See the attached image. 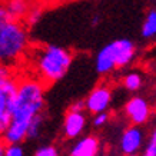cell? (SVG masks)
Returning a JSON list of instances; mask_svg holds the SVG:
<instances>
[{
    "mask_svg": "<svg viewBox=\"0 0 156 156\" xmlns=\"http://www.w3.org/2000/svg\"><path fill=\"white\" fill-rule=\"evenodd\" d=\"M112 102V90L106 85H99L89 93L85 100L86 110L92 115L106 112Z\"/></svg>",
    "mask_w": 156,
    "mask_h": 156,
    "instance_id": "obj_6",
    "label": "cell"
},
{
    "mask_svg": "<svg viewBox=\"0 0 156 156\" xmlns=\"http://www.w3.org/2000/svg\"><path fill=\"white\" fill-rule=\"evenodd\" d=\"M7 20H9V16H7V13H6L5 7H3V6H0V26H2V24H5Z\"/></svg>",
    "mask_w": 156,
    "mask_h": 156,
    "instance_id": "obj_21",
    "label": "cell"
},
{
    "mask_svg": "<svg viewBox=\"0 0 156 156\" xmlns=\"http://www.w3.org/2000/svg\"><path fill=\"white\" fill-rule=\"evenodd\" d=\"M155 2H156V0H155Z\"/></svg>",
    "mask_w": 156,
    "mask_h": 156,
    "instance_id": "obj_27",
    "label": "cell"
},
{
    "mask_svg": "<svg viewBox=\"0 0 156 156\" xmlns=\"http://www.w3.org/2000/svg\"><path fill=\"white\" fill-rule=\"evenodd\" d=\"M44 109V85L39 79H23L17 82V89L12 103V119L2 139L5 143H22L26 139L32 119Z\"/></svg>",
    "mask_w": 156,
    "mask_h": 156,
    "instance_id": "obj_1",
    "label": "cell"
},
{
    "mask_svg": "<svg viewBox=\"0 0 156 156\" xmlns=\"http://www.w3.org/2000/svg\"><path fill=\"white\" fill-rule=\"evenodd\" d=\"M109 120V113L108 112H100L93 116V126L95 128H102L103 125H106Z\"/></svg>",
    "mask_w": 156,
    "mask_h": 156,
    "instance_id": "obj_19",
    "label": "cell"
},
{
    "mask_svg": "<svg viewBox=\"0 0 156 156\" xmlns=\"http://www.w3.org/2000/svg\"><path fill=\"white\" fill-rule=\"evenodd\" d=\"M53 5H63V3H67V2H72V0H49Z\"/></svg>",
    "mask_w": 156,
    "mask_h": 156,
    "instance_id": "obj_24",
    "label": "cell"
},
{
    "mask_svg": "<svg viewBox=\"0 0 156 156\" xmlns=\"http://www.w3.org/2000/svg\"><path fill=\"white\" fill-rule=\"evenodd\" d=\"M86 109L85 106V100H76L75 103L70 105V108H69V110H73V112H83Z\"/></svg>",
    "mask_w": 156,
    "mask_h": 156,
    "instance_id": "obj_20",
    "label": "cell"
},
{
    "mask_svg": "<svg viewBox=\"0 0 156 156\" xmlns=\"http://www.w3.org/2000/svg\"><path fill=\"white\" fill-rule=\"evenodd\" d=\"M126 156H137V155H136V153H135V155H126Z\"/></svg>",
    "mask_w": 156,
    "mask_h": 156,
    "instance_id": "obj_26",
    "label": "cell"
},
{
    "mask_svg": "<svg viewBox=\"0 0 156 156\" xmlns=\"http://www.w3.org/2000/svg\"><path fill=\"white\" fill-rule=\"evenodd\" d=\"M86 126V116L83 112L67 110L63 122V133L69 139H75L83 132Z\"/></svg>",
    "mask_w": 156,
    "mask_h": 156,
    "instance_id": "obj_9",
    "label": "cell"
},
{
    "mask_svg": "<svg viewBox=\"0 0 156 156\" xmlns=\"http://www.w3.org/2000/svg\"><path fill=\"white\" fill-rule=\"evenodd\" d=\"M142 83H143L142 76H140V73H136V72L128 73V75L125 76V79H123V86L128 90H130V92L139 90L142 87Z\"/></svg>",
    "mask_w": 156,
    "mask_h": 156,
    "instance_id": "obj_13",
    "label": "cell"
},
{
    "mask_svg": "<svg viewBox=\"0 0 156 156\" xmlns=\"http://www.w3.org/2000/svg\"><path fill=\"white\" fill-rule=\"evenodd\" d=\"M142 36L146 39L156 36V10H149L142 24Z\"/></svg>",
    "mask_w": 156,
    "mask_h": 156,
    "instance_id": "obj_12",
    "label": "cell"
},
{
    "mask_svg": "<svg viewBox=\"0 0 156 156\" xmlns=\"http://www.w3.org/2000/svg\"><path fill=\"white\" fill-rule=\"evenodd\" d=\"M98 23H99V16H95L93 20H92V24H98Z\"/></svg>",
    "mask_w": 156,
    "mask_h": 156,
    "instance_id": "obj_25",
    "label": "cell"
},
{
    "mask_svg": "<svg viewBox=\"0 0 156 156\" xmlns=\"http://www.w3.org/2000/svg\"><path fill=\"white\" fill-rule=\"evenodd\" d=\"M17 89V80L12 75L0 79V136L12 119V103Z\"/></svg>",
    "mask_w": 156,
    "mask_h": 156,
    "instance_id": "obj_4",
    "label": "cell"
},
{
    "mask_svg": "<svg viewBox=\"0 0 156 156\" xmlns=\"http://www.w3.org/2000/svg\"><path fill=\"white\" fill-rule=\"evenodd\" d=\"M33 156H59V151L53 145H46L39 147Z\"/></svg>",
    "mask_w": 156,
    "mask_h": 156,
    "instance_id": "obj_18",
    "label": "cell"
},
{
    "mask_svg": "<svg viewBox=\"0 0 156 156\" xmlns=\"http://www.w3.org/2000/svg\"><path fill=\"white\" fill-rule=\"evenodd\" d=\"M100 151L99 139L93 135L85 136L72 147L70 156H98Z\"/></svg>",
    "mask_w": 156,
    "mask_h": 156,
    "instance_id": "obj_10",
    "label": "cell"
},
{
    "mask_svg": "<svg viewBox=\"0 0 156 156\" xmlns=\"http://www.w3.org/2000/svg\"><path fill=\"white\" fill-rule=\"evenodd\" d=\"M42 7H39V6H30V9H29L27 14L24 16V19H26V23L29 24V26H33V24H36L40 20V17H42Z\"/></svg>",
    "mask_w": 156,
    "mask_h": 156,
    "instance_id": "obj_15",
    "label": "cell"
},
{
    "mask_svg": "<svg viewBox=\"0 0 156 156\" xmlns=\"http://www.w3.org/2000/svg\"><path fill=\"white\" fill-rule=\"evenodd\" d=\"M5 10L9 19L12 20H22L27 14L30 9V2L29 0H6L5 2Z\"/></svg>",
    "mask_w": 156,
    "mask_h": 156,
    "instance_id": "obj_11",
    "label": "cell"
},
{
    "mask_svg": "<svg viewBox=\"0 0 156 156\" xmlns=\"http://www.w3.org/2000/svg\"><path fill=\"white\" fill-rule=\"evenodd\" d=\"M5 147H6V143L2 139V136H0V156H5Z\"/></svg>",
    "mask_w": 156,
    "mask_h": 156,
    "instance_id": "obj_23",
    "label": "cell"
},
{
    "mask_svg": "<svg viewBox=\"0 0 156 156\" xmlns=\"http://www.w3.org/2000/svg\"><path fill=\"white\" fill-rule=\"evenodd\" d=\"M42 126H43V116H42V113H40L32 119V122H30V125H29V128H27L26 139H36V137L40 135Z\"/></svg>",
    "mask_w": 156,
    "mask_h": 156,
    "instance_id": "obj_14",
    "label": "cell"
},
{
    "mask_svg": "<svg viewBox=\"0 0 156 156\" xmlns=\"http://www.w3.org/2000/svg\"><path fill=\"white\" fill-rule=\"evenodd\" d=\"M125 112L133 125L142 126L151 118V105L145 98L135 96L128 100V103L125 106Z\"/></svg>",
    "mask_w": 156,
    "mask_h": 156,
    "instance_id": "obj_7",
    "label": "cell"
},
{
    "mask_svg": "<svg viewBox=\"0 0 156 156\" xmlns=\"http://www.w3.org/2000/svg\"><path fill=\"white\" fill-rule=\"evenodd\" d=\"M143 145V132L142 129L133 125L123 132L120 137V151L125 155H135L140 151Z\"/></svg>",
    "mask_w": 156,
    "mask_h": 156,
    "instance_id": "obj_8",
    "label": "cell"
},
{
    "mask_svg": "<svg viewBox=\"0 0 156 156\" xmlns=\"http://www.w3.org/2000/svg\"><path fill=\"white\" fill-rule=\"evenodd\" d=\"M33 67L43 85H52L60 80L70 69L73 56L65 48L56 44H44L32 53Z\"/></svg>",
    "mask_w": 156,
    "mask_h": 156,
    "instance_id": "obj_2",
    "label": "cell"
},
{
    "mask_svg": "<svg viewBox=\"0 0 156 156\" xmlns=\"http://www.w3.org/2000/svg\"><path fill=\"white\" fill-rule=\"evenodd\" d=\"M116 69L130 65L136 55V46L129 39H118L105 46Z\"/></svg>",
    "mask_w": 156,
    "mask_h": 156,
    "instance_id": "obj_5",
    "label": "cell"
},
{
    "mask_svg": "<svg viewBox=\"0 0 156 156\" xmlns=\"http://www.w3.org/2000/svg\"><path fill=\"white\" fill-rule=\"evenodd\" d=\"M143 156H156V128L151 133V139L143 151Z\"/></svg>",
    "mask_w": 156,
    "mask_h": 156,
    "instance_id": "obj_17",
    "label": "cell"
},
{
    "mask_svg": "<svg viewBox=\"0 0 156 156\" xmlns=\"http://www.w3.org/2000/svg\"><path fill=\"white\" fill-rule=\"evenodd\" d=\"M9 75H12V73H10V69L3 66V65L0 63V79H2V77H6V76H9Z\"/></svg>",
    "mask_w": 156,
    "mask_h": 156,
    "instance_id": "obj_22",
    "label": "cell"
},
{
    "mask_svg": "<svg viewBox=\"0 0 156 156\" xmlns=\"http://www.w3.org/2000/svg\"><path fill=\"white\" fill-rule=\"evenodd\" d=\"M29 50L27 29L20 20L9 19L0 26V63L13 67L19 63Z\"/></svg>",
    "mask_w": 156,
    "mask_h": 156,
    "instance_id": "obj_3",
    "label": "cell"
},
{
    "mask_svg": "<svg viewBox=\"0 0 156 156\" xmlns=\"http://www.w3.org/2000/svg\"><path fill=\"white\" fill-rule=\"evenodd\" d=\"M5 156H24V151L20 143H6Z\"/></svg>",
    "mask_w": 156,
    "mask_h": 156,
    "instance_id": "obj_16",
    "label": "cell"
}]
</instances>
